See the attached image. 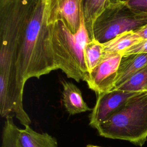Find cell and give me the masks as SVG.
Listing matches in <instances>:
<instances>
[{"mask_svg": "<svg viewBox=\"0 0 147 147\" xmlns=\"http://www.w3.org/2000/svg\"><path fill=\"white\" fill-rule=\"evenodd\" d=\"M91 40L82 14L79 30L72 33L60 17L52 28L51 45L55 63L68 78L86 82L89 76L84 55L86 44Z\"/></svg>", "mask_w": 147, "mask_h": 147, "instance_id": "obj_2", "label": "cell"}, {"mask_svg": "<svg viewBox=\"0 0 147 147\" xmlns=\"http://www.w3.org/2000/svg\"><path fill=\"white\" fill-rule=\"evenodd\" d=\"M86 147H102V146H99L92 145H88L86 146Z\"/></svg>", "mask_w": 147, "mask_h": 147, "instance_id": "obj_19", "label": "cell"}, {"mask_svg": "<svg viewBox=\"0 0 147 147\" xmlns=\"http://www.w3.org/2000/svg\"><path fill=\"white\" fill-rule=\"evenodd\" d=\"M18 142L21 147H58L55 138L47 133L36 132L29 126L19 129Z\"/></svg>", "mask_w": 147, "mask_h": 147, "instance_id": "obj_10", "label": "cell"}, {"mask_svg": "<svg viewBox=\"0 0 147 147\" xmlns=\"http://www.w3.org/2000/svg\"><path fill=\"white\" fill-rule=\"evenodd\" d=\"M137 53H147V39L141 40L138 43L130 47L121 53L122 56Z\"/></svg>", "mask_w": 147, "mask_h": 147, "instance_id": "obj_16", "label": "cell"}, {"mask_svg": "<svg viewBox=\"0 0 147 147\" xmlns=\"http://www.w3.org/2000/svg\"><path fill=\"white\" fill-rule=\"evenodd\" d=\"M134 32L142 40L147 39V24L142 27L135 30Z\"/></svg>", "mask_w": 147, "mask_h": 147, "instance_id": "obj_17", "label": "cell"}, {"mask_svg": "<svg viewBox=\"0 0 147 147\" xmlns=\"http://www.w3.org/2000/svg\"><path fill=\"white\" fill-rule=\"evenodd\" d=\"M142 39L134 30L122 33L110 40L103 43L104 53H121Z\"/></svg>", "mask_w": 147, "mask_h": 147, "instance_id": "obj_11", "label": "cell"}, {"mask_svg": "<svg viewBox=\"0 0 147 147\" xmlns=\"http://www.w3.org/2000/svg\"><path fill=\"white\" fill-rule=\"evenodd\" d=\"M138 93L114 89L97 95L95 105L89 116V125L96 129Z\"/></svg>", "mask_w": 147, "mask_h": 147, "instance_id": "obj_6", "label": "cell"}, {"mask_svg": "<svg viewBox=\"0 0 147 147\" xmlns=\"http://www.w3.org/2000/svg\"><path fill=\"white\" fill-rule=\"evenodd\" d=\"M2 134L1 147H21L18 142L19 129L14 124L13 117L5 118Z\"/></svg>", "mask_w": 147, "mask_h": 147, "instance_id": "obj_14", "label": "cell"}, {"mask_svg": "<svg viewBox=\"0 0 147 147\" xmlns=\"http://www.w3.org/2000/svg\"><path fill=\"white\" fill-rule=\"evenodd\" d=\"M147 65V53L122 56L117 71L114 88Z\"/></svg>", "mask_w": 147, "mask_h": 147, "instance_id": "obj_9", "label": "cell"}, {"mask_svg": "<svg viewBox=\"0 0 147 147\" xmlns=\"http://www.w3.org/2000/svg\"><path fill=\"white\" fill-rule=\"evenodd\" d=\"M61 84L63 103L70 115L92 110L84 102L81 91L75 84L65 80H63Z\"/></svg>", "mask_w": 147, "mask_h": 147, "instance_id": "obj_8", "label": "cell"}, {"mask_svg": "<svg viewBox=\"0 0 147 147\" xmlns=\"http://www.w3.org/2000/svg\"><path fill=\"white\" fill-rule=\"evenodd\" d=\"M100 136L142 146L147 141V91L139 92L96 128Z\"/></svg>", "mask_w": 147, "mask_h": 147, "instance_id": "obj_3", "label": "cell"}, {"mask_svg": "<svg viewBox=\"0 0 147 147\" xmlns=\"http://www.w3.org/2000/svg\"><path fill=\"white\" fill-rule=\"evenodd\" d=\"M59 16L57 0H0V105L4 110L22 111L26 81L58 69L51 36Z\"/></svg>", "mask_w": 147, "mask_h": 147, "instance_id": "obj_1", "label": "cell"}, {"mask_svg": "<svg viewBox=\"0 0 147 147\" xmlns=\"http://www.w3.org/2000/svg\"><path fill=\"white\" fill-rule=\"evenodd\" d=\"M83 1L84 0H57L60 17L73 34L79 30L81 25Z\"/></svg>", "mask_w": 147, "mask_h": 147, "instance_id": "obj_7", "label": "cell"}, {"mask_svg": "<svg viewBox=\"0 0 147 147\" xmlns=\"http://www.w3.org/2000/svg\"><path fill=\"white\" fill-rule=\"evenodd\" d=\"M123 1L133 12L147 15V0H123Z\"/></svg>", "mask_w": 147, "mask_h": 147, "instance_id": "obj_15", "label": "cell"}, {"mask_svg": "<svg viewBox=\"0 0 147 147\" xmlns=\"http://www.w3.org/2000/svg\"><path fill=\"white\" fill-rule=\"evenodd\" d=\"M84 52L86 67L90 74L103 57V43L95 39L91 40L86 44Z\"/></svg>", "mask_w": 147, "mask_h": 147, "instance_id": "obj_13", "label": "cell"}, {"mask_svg": "<svg viewBox=\"0 0 147 147\" xmlns=\"http://www.w3.org/2000/svg\"><path fill=\"white\" fill-rule=\"evenodd\" d=\"M114 89L133 92L147 91V65Z\"/></svg>", "mask_w": 147, "mask_h": 147, "instance_id": "obj_12", "label": "cell"}, {"mask_svg": "<svg viewBox=\"0 0 147 147\" xmlns=\"http://www.w3.org/2000/svg\"><path fill=\"white\" fill-rule=\"evenodd\" d=\"M122 57L121 53H104L100 63L90 73L86 82L96 95L114 89Z\"/></svg>", "mask_w": 147, "mask_h": 147, "instance_id": "obj_5", "label": "cell"}, {"mask_svg": "<svg viewBox=\"0 0 147 147\" xmlns=\"http://www.w3.org/2000/svg\"><path fill=\"white\" fill-rule=\"evenodd\" d=\"M123 0H107V4L108 3H118Z\"/></svg>", "mask_w": 147, "mask_h": 147, "instance_id": "obj_18", "label": "cell"}, {"mask_svg": "<svg viewBox=\"0 0 147 147\" xmlns=\"http://www.w3.org/2000/svg\"><path fill=\"white\" fill-rule=\"evenodd\" d=\"M146 24L147 15L133 12L123 0L108 3L94 23V38L104 43L122 33L135 30Z\"/></svg>", "mask_w": 147, "mask_h": 147, "instance_id": "obj_4", "label": "cell"}]
</instances>
